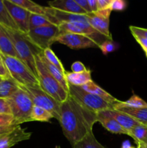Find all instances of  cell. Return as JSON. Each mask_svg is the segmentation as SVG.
<instances>
[{"label": "cell", "instance_id": "4", "mask_svg": "<svg viewBox=\"0 0 147 148\" xmlns=\"http://www.w3.org/2000/svg\"><path fill=\"white\" fill-rule=\"evenodd\" d=\"M41 53V52H40ZM35 55L37 78L40 88L60 103L66 101L69 94L52 76L43 63L40 53Z\"/></svg>", "mask_w": 147, "mask_h": 148}, {"label": "cell", "instance_id": "22", "mask_svg": "<svg viewBox=\"0 0 147 148\" xmlns=\"http://www.w3.org/2000/svg\"><path fill=\"white\" fill-rule=\"evenodd\" d=\"M0 52L3 54L18 58L10 37L7 35L4 27L1 25H0Z\"/></svg>", "mask_w": 147, "mask_h": 148}, {"label": "cell", "instance_id": "5", "mask_svg": "<svg viewBox=\"0 0 147 148\" xmlns=\"http://www.w3.org/2000/svg\"><path fill=\"white\" fill-rule=\"evenodd\" d=\"M7 101L16 126L32 121L31 114L34 104L25 91L20 88L17 92L7 98Z\"/></svg>", "mask_w": 147, "mask_h": 148}, {"label": "cell", "instance_id": "10", "mask_svg": "<svg viewBox=\"0 0 147 148\" xmlns=\"http://www.w3.org/2000/svg\"><path fill=\"white\" fill-rule=\"evenodd\" d=\"M61 34L66 33H76L85 35L97 42L99 45L102 43L100 38L105 37L96 31L90 25L86 22H75V23H63L59 25Z\"/></svg>", "mask_w": 147, "mask_h": 148}, {"label": "cell", "instance_id": "24", "mask_svg": "<svg viewBox=\"0 0 147 148\" xmlns=\"http://www.w3.org/2000/svg\"><path fill=\"white\" fill-rule=\"evenodd\" d=\"M16 5L20 6L32 14H46V7H43L30 0H10Z\"/></svg>", "mask_w": 147, "mask_h": 148}, {"label": "cell", "instance_id": "6", "mask_svg": "<svg viewBox=\"0 0 147 148\" xmlns=\"http://www.w3.org/2000/svg\"><path fill=\"white\" fill-rule=\"evenodd\" d=\"M23 35L31 44L43 51L45 49L50 48V46L56 42L61 32L59 25H49L29 30L27 34Z\"/></svg>", "mask_w": 147, "mask_h": 148}, {"label": "cell", "instance_id": "8", "mask_svg": "<svg viewBox=\"0 0 147 148\" xmlns=\"http://www.w3.org/2000/svg\"><path fill=\"white\" fill-rule=\"evenodd\" d=\"M30 96L34 106L49 111L53 118L59 121L60 116L61 103L46 93L40 86H20Z\"/></svg>", "mask_w": 147, "mask_h": 148}, {"label": "cell", "instance_id": "7", "mask_svg": "<svg viewBox=\"0 0 147 148\" xmlns=\"http://www.w3.org/2000/svg\"><path fill=\"white\" fill-rule=\"evenodd\" d=\"M69 94L82 105L95 113L114 109V105L97 95L86 92L81 87L69 84Z\"/></svg>", "mask_w": 147, "mask_h": 148}, {"label": "cell", "instance_id": "29", "mask_svg": "<svg viewBox=\"0 0 147 148\" xmlns=\"http://www.w3.org/2000/svg\"><path fill=\"white\" fill-rule=\"evenodd\" d=\"M53 118V115L49 111L34 106L31 114L32 121H41V122H48L50 119Z\"/></svg>", "mask_w": 147, "mask_h": 148}, {"label": "cell", "instance_id": "32", "mask_svg": "<svg viewBox=\"0 0 147 148\" xmlns=\"http://www.w3.org/2000/svg\"><path fill=\"white\" fill-rule=\"evenodd\" d=\"M43 56H44V57L46 58L50 64H52L53 66H56V67H57L58 69H60L63 73H66V70H65L64 67H63V64H62L61 62L59 60L58 56L55 54L53 51L50 48L45 49L43 51Z\"/></svg>", "mask_w": 147, "mask_h": 148}, {"label": "cell", "instance_id": "40", "mask_svg": "<svg viewBox=\"0 0 147 148\" xmlns=\"http://www.w3.org/2000/svg\"><path fill=\"white\" fill-rule=\"evenodd\" d=\"M0 77H1L2 78L10 77L8 74V72H7L4 64H3V62L1 59V58H0Z\"/></svg>", "mask_w": 147, "mask_h": 148}, {"label": "cell", "instance_id": "46", "mask_svg": "<svg viewBox=\"0 0 147 148\" xmlns=\"http://www.w3.org/2000/svg\"><path fill=\"white\" fill-rule=\"evenodd\" d=\"M3 79V78L1 77H0V82H1V79Z\"/></svg>", "mask_w": 147, "mask_h": 148}, {"label": "cell", "instance_id": "30", "mask_svg": "<svg viewBox=\"0 0 147 148\" xmlns=\"http://www.w3.org/2000/svg\"><path fill=\"white\" fill-rule=\"evenodd\" d=\"M16 127L12 116L0 114V135L9 132Z\"/></svg>", "mask_w": 147, "mask_h": 148}, {"label": "cell", "instance_id": "39", "mask_svg": "<svg viewBox=\"0 0 147 148\" xmlns=\"http://www.w3.org/2000/svg\"><path fill=\"white\" fill-rule=\"evenodd\" d=\"M111 1L112 0H97L98 10H106V9L110 8Z\"/></svg>", "mask_w": 147, "mask_h": 148}, {"label": "cell", "instance_id": "23", "mask_svg": "<svg viewBox=\"0 0 147 148\" xmlns=\"http://www.w3.org/2000/svg\"><path fill=\"white\" fill-rule=\"evenodd\" d=\"M20 89V85L11 77L3 78L0 82V98L7 99Z\"/></svg>", "mask_w": 147, "mask_h": 148}, {"label": "cell", "instance_id": "31", "mask_svg": "<svg viewBox=\"0 0 147 148\" xmlns=\"http://www.w3.org/2000/svg\"><path fill=\"white\" fill-rule=\"evenodd\" d=\"M118 105L121 106L130 107V108H143V107H147V103L145 101L140 98L136 95H133L128 101H118L117 103Z\"/></svg>", "mask_w": 147, "mask_h": 148}, {"label": "cell", "instance_id": "44", "mask_svg": "<svg viewBox=\"0 0 147 148\" xmlns=\"http://www.w3.org/2000/svg\"><path fill=\"white\" fill-rule=\"evenodd\" d=\"M138 147L137 148H146V146L144 144H141V143H138Z\"/></svg>", "mask_w": 147, "mask_h": 148}, {"label": "cell", "instance_id": "19", "mask_svg": "<svg viewBox=\"0 0 147 148\" xmlns=\"http://www.w3.org/2000/svg\"><path fill=\"white\" fill-rule=\"evenodd\" d=\"M81 88L83 90H84L86 92H89V93L94 94V95H96L97 96L100 97V98H103L104 100H105L108 102L110 103L111 104L115 106V103L118 102V100L116 99L115 98H114L112 95H111L109 92H108L107 91H105V90L102 89L101 87H99V85H97L94 81H90V82H87L85 85L81 86Z\"/></svg>", "mask_w": 147, "mask_h": 148}, {"label": "cell", "instance_id": "28", "mask_svg": "<svg viewBox=\"0 0 147 148\" xmlns=\"http://www.w3.org/2000/svg\"><path fill=\"white\" fill-rule=\"evenodd\" d=\"M73 148H106L95 138L93 132L88 134L83 140L73 146Z\"/></svg>", "mask_w": 147, "mask_h": 148}, {"label": "cell", "instance_id": "14", "mask_svg": "<svg viewBox=\"0 0 147 148\" xmlns=\"http://www.w3.org/2000/svg\"><path fill=\"white\" fill-rule=\"evenodd\" d=\"M88 23L99 34L108 39L112 40V36L110 33V18L102 17L97 13H89L86 14Z\"/></svg>", "mask_w": 147, "mask_h": 148}, {"label": "cell", "instance_id": "18", "mask_svg": "<svg viewBox=\"0 0 147 148\" xmlns=\"http://www.w3.org/2000/svg\"><path fill=\"white\" fill-rule=\"evenodd\" d=\"M114 109L128 114L131 117L135 119L141 124L147 127V107L134 108L126 106H121L118 104H115Z\"/></svg>", "mask_w": 147, "mask_h": 148}, {"label": "cell", "instance_id": "27", "mask_svg": "<svg viewBox=\"0 0 147 148\" xmlns=\"http://www.w3.org/2000/svg\"><path fill=\"white\" fill-rule=\"evenodd\" d=\"M128 136L132 137L135 143H141L147 146V127L143 124L133 127L128 132Z\"/></svg>", "mask_w": 147, "mask_h": 148}, {"label": "cell", "instance_id": "35", "mask_svg": "<svg viewBox=\"0 0 147 148\" xmlns=\"http://www.w3.org/2000/svg\"><path fill=\"white\" fill-rule=\"evenodd\" d=\"M127 7V2L124 0H112L110 8L112 11H123Z\"/></svg>", "mask_w": 147, "mask_h": 148}, {"label": "cell", "instance_id": "26", "mask_svg": "<svg viewBox=\"0 0 147 148\" xmlns=\"http://www.w3.org/2000/svg\"><path fill=\"white\" fill-rule=\"evenodd\" d=\"M55 25L53 20L46 14H30V22H29V29L30 30L35 29L37 27L43 26Z\"/></svg>", "mask_w": 147, "mask_h": 148}, {"label": "cell", "instance_id": "42", "mask_svg": "<svg viewBox=\"0 0 147 148\" xmlns=\"http://www.w3.org/2000/svg\"><path fill=\"white\" fill-rule=\"evenodd\" d=\"M88 3H89L92 13H95L98 11L97 1V0H88Z\"/></svg>", "mask_w": 147, "mask_h": 148}, {"label": "cell", "instance_id": "47", "mask_svg": "<svg viewBox=\"0 0 147 148\" xmlns=\"http://www.w3.org/2000/svg\"><path fill=\"white\" fill-rule=\"evenodd\" d=\"M146 53V58H147V52H145Z\"/></svg>", "mask_w": 147, "mask_h": 148}, {"label": "cell", "instance_id": "41", "mask_svg": "<svg viewBox=\"0 0 147 148\" xmlns=\"http://www.w3.org/2000/svg\"><path fill=\"white\" fill-rule=\"evenodd\" d=\"M136 41L140 44V46L142 47L144 51L145 52H147V39L141 37H136L135 38Z\"/></svg>", "mask_w": 147, "mask_h": 148}, {"label": "cell", "instance_id": "3", "mask_svg": "<svg viewBox=\"0 0 147 148\" xmlns=\"http://www.w3.org/2000/svg\"><path fill=\"white\" fill-rule=\"evenodd\" d=\"M0 58L9 75L20 86H40L37 78L28 66L20 59L0 52Z\"/></svg>", "mask_w": 147, "mask_h": 148}, {"label": "cell", "instance_id": "25", "mask_svg": "<svg viewBox=\"0 0 147 148\" xmlns=\"http://www.w3.org/2000/svg\"><path fill=\"white\" fill-rule=\"evenodd\" d=\"M0 25L6 28L18 30L15 23L4 4V0H0Z\"/></svg>", "mask_w": 147, "mask_h": 148}, {"label": "cell", "instance_id": "20", "mask_svg": "<svg viewBox=\"0 0 147 148\" xmlns=\"http://www.w3.org/2000/svg\"><path fill=\"white\" fill-rule=\"evenodd\" d=\"M92 72L89 69L80 73H75L72 72H66L65 77L68 84L74 86L81 87L87 82L92 81Z\"/></svg>", "mask_w": 147, "mask_h": 148}, {"label": "cell", "instance_id": "15", "mask_svg": "<svg viewBox=\"0 0 147 148\" xmlns=\"http://www.w3.org/2000/svg\"><path fill=\"white\" fill-rule=\"evenodd\" d=\"M97 122H99L102 127L112 134H126L128 135V132L124 130L112 116L109 114L108 110L99 111L97 113Z\"/></svg>", "mask_w": 147, "mask_h": 148}, {"label": "cell", "instance_id": "1", "mask_svg": "<svg viewBox=\"0 0 147 148\" xmlns=\"http://www.w3.org/2000/svg\"><path fill=\"white\" fill-rule=\"evenodd\" d=\"M59 121L63 135L73 147L92 132L94 125L97 122V113L69 95L60 105Z\"/></svg>", "mask_w": 147, "mask_h": 148}, {"label": "cell", "instance_id": "43", "mask_svg": "<svg viewBox=\"0 0 147 148\" xmlns=\"http://www.w3.org/2000/svg\"><path fill=\"white\" fill-rule=\"evenodd\" d=\"M120 148H135L133 146L131 145V143L128 140H125L122 143V145H121Z\"/></svg>", "mask_w": 147, "mask_h": 148}, {"label": "cell", "instance_id": "11", "mask_svg": "<svg viewBox=\"0 0 147 148\" xmlns=\"http://www.w3.org/2000/svg\"><path fill=\"white\" fill-rule=\"evenodd\" d=\"M4 3L15 23L18 31L22 34H27L30 30L29 22L31 13L20 6L14 4L10 0H4Z\"/></svg>", "mask_w": 147, "mask_h": 148}, {"label": "cell", "instance_id": "9", "mask_svg": "<svg viewBox=\"0 0 147 148\" xmlns=\"http://www.w3.org/2000/svg\"><path fill=\"white\" fill-rule=\"evenodd\" d=\"M56 41L62 43L71 49L99 48V44L92 38L85 35L66 33L61 34Z\"/></svg>", "mask_w": 147, "mask_h": 148}, {"label": "cell", "instance_id": "34", "mask_svg": "<svg viewBox=\"0 0 147 148\" xmlns=\"http://www.w3.org/2000/svg\"><path fill=\"white\" fill-rule=\"evenodd\" d=\"M130 31L132 33L134 38L141 37L147 39V29L143 27H136V26H130Z\"/></svg>", "mask_w": 147, "mask_h": 148}, {"label": "cell", "instance_id": "45", "mask_svg": "<svg viewBox=\"0 0 147 148\" xmlns=\"http://www.w3.org/2000/svg\"><path fill=\"white\" fill-rule=\"evenodd\" d=\"M55 148H61V147H60V146L57 145V146H56V147H55Z\"/></svg>", "mask_w": 147, "mask_h": 148}, {"label": "cell", "instance_id": "13", "mask_svg": "<svg viewBox=\"0 0 147 148\" xmlns=\"http://www.w3.org/2000/svg\"><path fill=\"white\" fill-rule=\"evenodd\" d=\"M46 14L53 20L55 25H57L63 23H75V22L88 23L86 14H77L65 12L54 10L49 7H46Z\"/></svg>", "mask_w": 147, "mask_h": 148}, {"label": "cell", "instance_id": "2", "mask_svg": "<svg viewBox=\"0 0 147 148\" xmlns=\"http://www.w3.org/2000/svg\"><path fill=\"white\" fill-rule=\"evenodd\" d=\"M6 32L12 43L18 59L22 61L37 77V69L35 64V55L43 52L33 46L24 38V35L18 30L6 28Z\"/></svg>", "mask_w": 147, "mask_h": 148}, {"label": "cell", "instance_id": "49", "mask_svg": "<svg viewBox=\"0 0 147 148\" xmlns=\"http://www.w3.org/2000/svg\"><path fill=\"white\" fill-rule=\"evenodd\" d=\"M54 148H55V147H54Z\"/></svg>", "mask_w": 147, "mask_h": 148}, {"label": "cell", "instance_id": "21", "mask_svg": "<svg viewBox=\"0 0 147 148\" xmlns=\"http://www.w3.org/2000/svg\"><path fill=\"white\" fill-rule=\"evenodd\" d=\"M40 58H41V60L43 62V63L44 64V65L46 66V67L47 68V69L48 70V72H50V75L59 82L61 85L63 87V89L66 91H67L69 92V84H68L67 81L66 79V77H65V74L63 73L59 69H58L56 66H53L52 64H50L46 58L44 57L43 54V52L40 53Z\"/></svg>", "mask_w": 147, "mask_h": 148}, {"label": "cell", "instance_id": "36", "mask_svg": "<svg viewBox=\"0 0 147 148\" xmlns=\"http://www.w3.org/2000/svg\"><path fill=\"white\" fill-rule=\"evenodd\" d=\"M0 114L12 115L10 103L6 98H0Z\"/></svg>", "mask_w": 147, "mask_h": 148}, {"label": "cell", "instance_id": "48", "mask_svg": "<svg viewBox=\"0 0 147 148\" xmlns=\"http://www.w3.org/2000/svg\"><path fill=\"white\" fill-rule=\"evenodd\" d=\"M146 148H147V146H146Z\"/></svg>", "mask_w": 147, "mask_h": 148}, {"label": "cell", "instance_id": "38", "mask_svg": "<svg viewBox=\"0 0 147 148\" xmlns=\"http://www.w3.org/2000/svg\"><path fill=\"white\" fill-rule=\"evenodd\" d=\"M78 5L86 13V14L92 13V11L89 7V3H88V0H75Z\"/></svg>", "mask_w": 147, "mask_h": 148}, {"label": "cell", "instance_id": "37", "mask_svg": "<svg viewBox=\"0 0 147 148\" xmlns=\"http://www.w3.org/2000/svg\"><path fill=\"white\" fill-rule=\"evenodd\" d=\"M71 69L72 72H75V73H80V72H83L87 70L84 64L80 61H76L74 62L71 64Z\"/></svg>", "mask_w": 147, "mask_h": 148}, {"label": "cell", "instance_id": "12", "mask_svg": "<svg viewBox=\"0 0 147 148\" xmlns=\"http://www.w3.org/2000/svg\"><path fill=\"white\" fill-rule=\"evenodd\" d=\"M31 135L32 132H27L26 128L17 126L9 132L0 135V148H11L21 142L29 140Z\"/></svg>", "mask_w": 147, "mask_h": 148}, {"label": "cell", "instance_id": "33", "mask_svg": "<svg viewBox=\"0 0 147 148\" xmlns=\"http://www.w3.org/2000/svg\"><path fill=\"white\" fill-rule=\"evenodd\" d=\"M119 47L118 43L113 41V40H110V39H106L104 40L100 45H99V48L100 50L102 51V53L105 55L108 54L109 53H112V52L115 51Z\"/></svg>", "mask_w": 147, "mask_h": 148}, {"label": "cell", "instance_id": "16", "mask_svg": "<svg viewBox=\"0 0 147 148\" xmlns=\"http://www.w3.org/2000/svg\"><path fill=\"white\" fill-rule=\"evenodd\" d=\"M48 7L54 10L65 12L77 14H86V13L79 7L75 0H54L48 2Z\"/></svg>", "mask_w": 147, "mask_h": 148}, {"label": "cell", "instance_id": "17", "mask_svg": "<svg viewBox=\"0 0 147 148\" xmlns=\"http://www.w3.org/2000/svg\"><path fill=\"white\" fill-rule=\"evenodd\" d=\"M110 115L126 131L129 132L133 127L140 125V123L137 121L135 119L131 117L125 113L121 112L115 109L108 110Z\"/></svg>", "mask_w": 147, "mask_h": 148}]
</instances>
